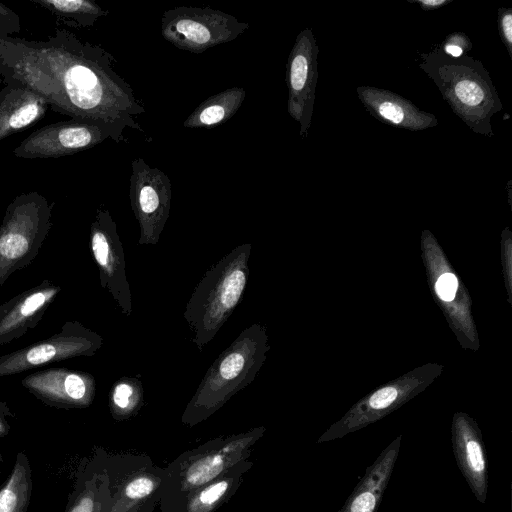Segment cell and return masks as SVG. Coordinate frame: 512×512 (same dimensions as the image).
<instances>
[{
	"mask_svg": "<svg viewBox=\"0 0 512 512\" xmlns=\"http://www.w3.org/2000/svg\"><path fill=\"white\" fill-rule=\"evenodd\" d=\"M246 98L243 87L227 88L201 102L185 119V128H213L231 119Z\"/></svg>",
	"mask_w": 512,
	"mask_h": 512,
	"instance_id": "d6986e66",
	"label": "cell"
},
{
	"mask_svg": "<svg viewBox=\"0 0 512 512\" xmlns=\"http://www.w3.org/2000/svg\"><path fill=\"white\" fill-rule=\"evenodd\" d=\"M32 495V470L24 452H19L12 470L0 486V512H27Z\"/></svg>",
	"mask_w": 512,
	"mask_h": 512,
	"instance_id": "ffe728a7",
	"label": "cell"
},
{
	"mask_svg": "<svg viewBox=\"0 0 512 512\" xmlns=\"http://www.w3.org/2000/svg\"><path fill=\"white\" fill-rule=\"evenodd\" d=\"M114 62L100 45L66 29L45 40L0 37V78L6 85L36 93L71 119L144 132L136 117L145 108Z\"/></svg>",
	"mask_w": 512,
	"mask_h": 512,
	"instance_id": "6da1fadb",
	"label": "cell"
},
{
	"mask_svg": "<svg viewBox=\"0 0 512 512\" xmlns=\"http://www.w3.org/2000/svg\"><path fill=\"white\" fill-rule=\"evenodd\" d=\"M51 224V205L38 192H23L8 204L0 225V288L35 260Z\"/></svg>",
	"mask_w": 512,
	"mask_h": 512,
	"instance_id": "5b68a950",
	"label": "cell"
},
{
	"mask_svg": "<svg viewBox=\"0 0 512 512\" xmlns=\"http://www.w3.org/2000/svg\"><path fill=\"white\" fill-rule=\"evenodd\" d=\"M318 53L312 29L305 28L298 33L287 59V110L299 123L301 138L307 137L312 122L318 79Z\"/></svg>",
	"mask_w": 512,
	"mask_h": 512,
	"instance_id": "8fae6325",
	"label": "cell"
},
{
	"mask_svg": "<svg viewBox=\"0 0 512 512\" xmlns=\"http://www.w3.org/2000/svg\"><path fill=\"white\" fill-rule=\"evenodd\" d=\"M32 3L48 10L59 19L74 27H89L106 15L104 10L92 0H30Z\"/></svg>",
	"mask_w": 512,
	"mask_h": 512,
	"instance_id": "44dd1931",
	"label": "cell"
},
{
	"mask_svg": "<svg viewBox=\"0 0 512 512\" xmlns=\"http://www.w3.org/2000/svg\"><path fill=\"white\" fill-rule=\"evenodd\" d=\"M397 398V390L393 387H385L376 391L369 399L368 405L374 411H382L388 408Z\"/></svg>",
	"mask_w": 512,
	"mask_h": 512,
	"instance_id": "f1b7e54d",
	"label": "cell"
},
{
	"mask_svg": "<svg viewBox=\"0 0 512 512\" xmlns=\"http://www.w3.org/2000/svg\"><path fill=\"white\" fill-rule=\"evenodd\" d=\"M400 450V438L389 444L369 466L339 512H376Z\"/></svg>",
	"mask_w": 512,
	"mask_h": 512,
	"instance_id": "e0dca14e",
	"label": "cell"
},
{
	"mask_svg": "<svg viewBox=\"0 0 512 512\" xmlns=\"http://www.w3.org/2000/svg\"><path fill=\"white\" fill-rule=\"evenodd\" d=\"M356 91L368 113L383 123L410 131H422L438 125L434 114L420 110L392 91L372 86H358Z\"/></svg>",
	"mask_w": 512,
	"mask_h": 512,
	"instance_id": "9a60e30c",
	"label": "cell"
},
{
	"mask_svg": "<svg viewBox=\"0 0 512 512\" xmlns=\"http://www.w3.org/2000/svg\"><path fill=\"white\" fill-rule=\"evenodd\" d=\"M107 504L106 480L94 475L79 482L69 497L65 512H105Z\"/></svg>",
	"mask_w": 512,
	"mask_h": 512,
	"instance_id": "603a6c76",
	"label": "cell"
},
{
	"mask_svg": "<svg viewBox=\"0 0 512 512\" xmlns=\"http://www.w3.org/2000/svg\"><path fill=\"white\" fill-rule=\"evenodd\" d=\"M2 463H3V457H2V454L0 452V464H2Z\"/></svg>",
	"mask_w": 512,
	"mask_h": 512,
	"instance_id": "d6a6232c",
	"label": "cell"
},
{
	"mask_svg": "<svg viewBox=\"0 0 512 512\" xmlns=\"http://www.w3.org/2000/svg\"><path fill=\"white\" fill-rule=\"evenodd\" d=\"M21 383L44 404L61 409L86 408L96 392L92 374L63 367L31 373Z\"/></svg>",
	"mask_w": 512,
	"mask_h": 512,
	"instance_id": "7c38bea8",
	"label": "cell"
},
{
	"mask_svg": "<svg viewBox=\"0 0 512 512\" xmlns=\"http://www.w3.org/2000/svg\"><path fill=\"white\" fill-rule=\"evenodd\" d=\"M15 417L8 404L0 397V438L10 433V419Z\"/></svg>",
	"mask_w": 512,
	"mask_h": 512,
	"instance_id": "4dcf8cb0",
	"label": "cell"
},
{
	"mask_svg": "<svg viewBox=\"0 0 512 512\" xmlns=\"http://www.w3.org/2000/svg\"><path fill=\"white\" fill-rule=\"evenodd\" d=\"M61 286L44 280L0 305V345L21 338L37 326L60 293Z\"/></svg>",
	"mask_w": 512,
	"mask_h": 512,
	"instance_id": "4fadbf2b",
	"label": "cell"
},
{
	"mask_svg": "<svg viewBox=\"0 0 512 512\" xmlns=\"http://www.w3.org/2000/svg\"><path fill=\"white\" fill-rule=\"evenodd\" d=\"M419 68L432 80L451 110L474 133L494 136L493 115L503 108L489 72L471 56L458 58L434 47L420 56Z\"/></svg>",
	"mask_w": 512,
	"mask_h": 512,
	"instance_id": "7a4b0ae2",
	"label": "cell"
},
{
	"mask_svg": "<svg viewBox=\"0 0 512 512\" xmlns=\"http://www.w3.org/2000/svg\"><path fill=\"white\" fill-rule=\"evenodd\" d=\"M264 428L220 440L217 446L192 457L182 473V491L193 493L207 485L244 457V450L259 438Z\"/></svg>",
	"mask_w": 512,
	"mask_h": 512,
	"instance_id": "5bb4252c",
	"label": "cell"
},
{
	"mask_svg": "<svg viewBox=\"0 0 512 512\" xmlns=\"http://www.w3.org/2000/svg\"><path fill=\"white\" fill-rule=\"evenodd\" d=\"M90 248L99 270L100 285L126 316L132 314V295L126 277L125 255L117 225L109 210L97 208L90 226Z\"/></svg>",
	"mask_w": 512,
	"mask_h": 512,
	"instance_id": "30bf717a",
	"label": "cell"
},
{
	"mask_svg": "<svg viewBox=\"0 0 512 512\" xmlns=\"http://www.w3.org/2000/svg\"><path fill=\"white\" fill-rule=\"evenodd\" d=\"M129 198L139 224L138 244L156 245L168 220L172 184L160 169L149 166L143 158L131 163Z\"/></svg>",
	"mask_w": 512,
	"mask_h": 512,
	"instance_id": "9c48e42d",
	"label": "cell"
},
{
	"mask_svg": "<svg viewBox=\"0 0 512 512\" xmlns=\"http://www.w3.org/2000/svg\"><path fill=\"white\" fill-rule=\"evenodd\" d=\"M503 118L507 119V118H509V116H508V115H505V117H503Z\"/></svg>",
	"mask_w": 512,
	"mask_h": 512,
	"instance_id": "836d02e7",
	"label": "cell"
},
{
	"mask_svg": "<svg viewBox=\"0 0 512 512\" xmlns=\"http://www.w3.org/2000/svg\"><path fill=\"white\" fill-rule=\"evenodd\" d=\"M21 30L19 16L0 2V37L11 36Z\"/></svg>",
	"mask_w": 512,
	"mask_h": 512,
	"instance_id": "83f0119b",
	"label": "cell"
},
{
	"mask_svg": "<svg viewBox=\"0 0 512 512\" xmlns=\"http://www.w3.org/2000/svg\"><path fill=\"white\" fill-rule=\"evenodd\" d=\"M223 475L194 491L189 498L185 512H212L228 495L234 486L236 474Z\"/></svg>",
	"mask_w": 512,
	"mask_h": 512,
	"instance_id": "cb8c5ba5",
	"label": "cell"
},
{
	"mask_svg": "<svg viewBox=\"0 0 512 512\" xmlns=\"http://www.w3.org/2000/svg\"><path fill=\"white\" fill-rule=\"evenodd\" d=\"M250 28L247 22L211 7L178 6L161 17V35L178 49L200 54L236 40Z\"/></svg>",
	"mask_w": 512,
	"mask_h": 512,
	"instance_id": "8992f818",
	"label": "cell"
},
{
	"mask_svg": "<svg viewBox=\"0 0 512 512\" xmlns=\"http://www.w3.org/2000/svg\"><path fill=\"white\" fill-rule=\"evenodd\" d=\"M106 139L124 141V130L101 122L71 119L33 131L14 148L13 155L22 159H57L88 150Z\"/></svg>",
	"mask_w": 512,
	"mask_h": 512,
	"instance_id": "52a82bcc",
	"label": "cell"
},
{
	"mask_svg": "<svg viewBox=\"0 0 512 512\" xmlns=\"http://www.w3.org/2000/svg\"><path fill=\"white\" fill-rule=\"evenodd\" d=\"M268 336L255 323L240 332L216 358L187 404L182 421L194 425L222 407L238 391L251 384L266 360Z\"/></svg>",
	"mask_w": 512,
	"mask_h": 512,
	"instance_id": "3957f363",
	"label": "cell"
},
{
	"mask_svg": "<svg viewBox=\"0 0 512 512\" xmlns=\"http://www.w3.org/2000/svg\"><path fill=\"white\" fill-rule=\"evenodd\" d=\"M251 250V243L238 245L210 267L194 288L183 317L199 351L215 337L241 302Z\"/></svg>",
	"mask_w": 512,
	"mask_h": 512,
	"instance_id": "277c9868",
	"label": "cell"
},
{
	"mask_svg": "<svg viewBox=\"0 0 512 512\" xmlns=\"http://www.w3.org/2000/svg\"><path fill=\"white\" fill-rule=\"evenodd\" d=\"M458 282L452 273L441 275L435 285L438 296L444 301H452L455 297Z\"/></svg>",
	"mask_w": 512,
	"mask_h": 512,
	"instance_id": "f546056e",
	"label": "cell"
},
{
	"mask_svg": "<svg viewBox=\"0 0 512 512\" xmlns=\"http://www.w3.org/2000/svg\"><path fill=\"white\" fill-rule=\"evenodd\" d=\"M453 0H408L409 3H415L424 11H431L448 5Z\"/></svg>",
	"mask_w": 512,
	"mask_h": 512,
	"instance_id": "1f68e13d",
	"label": "cell"
},
{
	"mask_svg": "<svg viewBox=\"0 0 512 512\" xmlns=\"http://www.w3.org/2000/svg\"><path fill=\"white\" fill-rule=\"evenodd\" d=\"M452 445L457 465L477 500L485 503L488 492L487 462L481 434L471 423L458 420Z\"/></svg>",
	"mask_w": 512,
	"mask_h": 512,
	"instance_id": "2e32d148",
	"label": "cell"
},
{
	"mask_svg": "<svg viewBox=\"0 0 512 512\" xmlns=\"http://www.w3.org/2000/svg\"><path fill=\"white\" fill-rule=\"evenodd\" d=\"M143 404V385L137 377H121L115 381L109 394L112 416L123 420L133 416Z\"/></svg>",
	"mask_w": 512,
	"mask_h": 512,
	"instance_id": "7402d4cb",
	"label": "cell"
},
{
	"mask_svg": "<svg viewBox=\"0 0 512 512\" xmlns=\"http://www.w3.org/2000/svg\"><path fill=\"white\" fill-rule=\"evenodd\" d=\"M439 47L445 54L458 58L472 50V42L465 33L453 32L446 36Z\"/></svg>",
	"mask_w": 512,
	"mask_h": 512,
	"instance_id": "d4e9b609",
	"label": "cell"
},
{
	"mask_svg": "<svg viewBox=\"0 0 512 512\" xmlns=\"http://www.w3.org/2000/svg\"><path fill=\"white\" fill-rule=\"evenodd\" d=\"M49 108L36 93L6 85L0 91V141L36 124Z\"/></svg>",
	"mask_w": 512,
	"mask_h": 512,
	"instance_id": "ac0fdd59",
	"label": "cell"
},
{
	"mask_svg": "<svg viewBox=\"0 0 512 512\" xmlns=\"http://www.w3.org/2000/svg\"><path fill=\"white\" fill-rule=\"evenodd\" d=\"M102 345L98 333L78 321H68L51 337L1 356L0 378L74 357H90Z\"/></svg>",
	"mask_w": 512,
	"mask_h": 512,
	"instance_id": "ba28073f",
	"label": "cell"
},
{
	"mask_svg": "<svg viewBox=\"0 0 512 512\" xmlns=\"http://www.w3.org/2000/svg\"><path fill=\"white\" fill-rule=\"evenodd\" d=\"M498 30L501 40L506 47L509 57L512 58V9L501 7L498 9Z\"/></svg>",
	"mask_w": 512,
	"mask_h": 512,
	"instance_id": "4316f807",
	"label": "cell"
},
{
	"mask_svg": "<svg viewBox=\"0 0 512 512\" xmlns=\"http://www.w3.org/2000/svg\"><path fill=\"white\" fill-rule=\"evenodd\" d=\"M155 480L148 475H141L130 480L124 487L123 496L126 499L140 500L149 496L155 489Z\"/></svg>",
	"mask_w": 512,
	"mask_h": 512,
	"instance_id": "484cf974",
	"label": "cell"
}]
</instances>
